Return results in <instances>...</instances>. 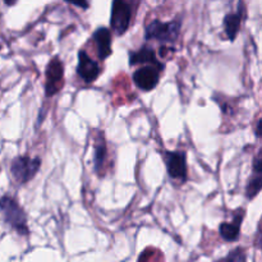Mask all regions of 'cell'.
<instances>
[{"mask_svg":"<svg viewBox=\"0 0 262 262\" xmlns=\"http://www.w3.org/2000/svg\"><path fill=\"white\" fill-rule=\"evenodd\" d=\"M130 8L124 0H114L112 8L110 26L117 35H123L129 27Z\"/></svg>","mask_w":262,"mask_h":262,"instance_id":"cell-5","label":"cell"},{"mask_svg":"<svg viewBox=\"0 0 262 262\" xmlns=\"http://www.w3.org/2000/svg\"><path fill=\"white\" fill-rule=\"evenodd\" d=\"M243 212L242 210H238L237 214L234 215V220L233 223H223L219 227L220 235L224 241H228V242H233V241H237L239 238L241 234V224H242L243 220Z\"/></svg>","mask_w":262,"mask_h":262,"instance_id":"cell-11","label":"cell"},{"mask_svg":"<svg viewBox=\"0 0 262 262\" xmlns=\"http://www.w3.org/2000/svg\"><path fill=\"white\" fill-rule=\"evenodd\" d=\"M166 170L170 178L186 182L187 179V161L183 151H168L165 154Z\"/></svg>","mask_w":262,"mask_h":262,"instance_id":"cell-7","label":"cell"},{"mask_svg":"<svg viewBox=\"0 0 262 262\" xmlns=\"http://www.w3.org/2000/svg\"><path fill=\"white\" fill-rule=\"evenodd\" d=\"M64 67L59 56H54L50 63L46 67V84L45 95L48 97L54 96L60 90V84L63 82Z\"/></svg>","mask_w":262,"mask_h":262,"instance_id":"cell-6","label":"cell"},{"mask_svg":"<svg viewBox=\"0 0 262 262\" xmlns=\"http://www.w3.org/2000/svg\"><path fill=\"white\" fill-rule=\"evenodd\" d=\"M40 166L41 160L38 158L30 159L28 156H19L13 160L10 165V173L17 183L25 184L37 174Z\"/></svg>","mask_w":262,"mask_h":262,"instance_id":"cell-3","label":"cell"},{"mask_svg":"<svg viewBox=\"0 0 262 262\" xmlns=\"http://www.w3.org/2000/svg\"><path fill=\"white\" fill-rule=\"evenodd\" d=\"M261 125H262V119H258L257 120V125H256V136H257L258 138H261Z\"/></svg>","mask_w":262,"mask_h":262,"instance_id":"cell-18","label":"cell"},{"mask_svg":"<svg viewBox=\"0 0 262 262\" xmlns=\"http://www.w3.org/2000/svg\"><path fill=\"white\" fill-rule=\"evenodd\" d=\"M92 37H94L95 43H96L99 58L101 60H105L112 54V35H110L109 28H99V30L95 31Z\"/></svg>","mask_w":262,"mask_h":262,"instance_id":"cell-10","label":"cell"},{"mask_svg":"<svg viewBox=\"0 0 262 262\" xmlns=\"http://www.w3.org/2000/svg\"><path fill=\"white\" fill-rule=\"evenodd\" d=\"M256 176L252 177L250 179L247 184V188H246V194H247L248 200H253L261 191L262 186V177L260 173H255Z\"/></svg>","mask_w":262,"mask_h":262,"instance_id":"cell-14","label":"cell"},{"mask_svg":"<svg viewBox=\"0 0 262 262\" xmlns=\"http://www.w3.org/2000/svg\"><path fill=\"white\" fill-rule=\"evenodd\" d=\"M253 171L255 173H262V159H261V151H258L257 156L255 158L253 161Z\"/></svg>","mask_w":262,"mask_h":262,"instance_id":"cell-16","label":"cell"},{"mask_svg":"<svg viewBox=\"0 0 262 262\" xmlns=\"http://www.w3.org/2000/svg\"><path fill=\"white\" fill-rule=\"evenodd\" d=\"M17 2L18 0H4V3L8 5V7H12V5H14Z\"/></svg>","mask_w":262,"mask_h":262,"instance_id":"cell-19","label":"cell"},{"mask_svg":"<svg viewBox=\"0 0 262 262\" xmlns=\"http://www.w3.org/2000/svg\"><path fill=\"white\" fill-rule=\"evenodd\" d=\"M0 214L3 215L4 222L17 230L19 234H28L27 216L14 199L9 196L0 199Z\"/></svg>","mask_w":262,"mask_h":262,"instance_id":"cell-1","label":"cell"},{"mask_svg":"<svg viewBox=\"0 0 262 262\" xmlns=\"http://www.w3.org/2000/svg\"><path fill=\"white\" fill-rule=\"evenodd\" d=\"M179 32H181L179 19L168 23L155 19L146 27L145 37L146 40H158L161 43H173L178 40Z\"/></svg>","mask_w":262,"mask_h":262,"instance_id":"cell-2","label":"cell"},{"mask_svg":"<svg viewBox=\"0 0 262 262\" xmlns=\"http://www.w3.org/2000/svg\"><path fill=\"white\" fill-rule=\"evenodd\" d=\"M246 15V8L245 3L239 2L238 4V10L235 13H230L227 17L224 18V27H225V33L229 37L230 41H234L237 37L238 32L241 30V23L242 19Z\"/></svg>","mask_w":262,"mask_h":262,"instance_id":"cell-9","label":"cell"},{"mask_svg":"<svg viewBox=\"0 0 262 262\" xmlns=\"http://www.w3.org/2000/svg\"><path fill=\"white\" fill-rule=\"evenodd\" d=\"M66 2L69 3V4L76 5V7L82 8V9H87L89 8V2L87 0H66Z\"/></svg>","mask_w":262,"mask_h":262,"instance_id":"cell-17","label":"cell"},{"mask_svg":"<svg viewBox=\"0 0 262 262\" xmlns=\"http://www.w3.org/2000/svg\"><path fill=\"white\" fill-rule=\"evenodd\" d=\"M106 146H105L104 141L100 140L96 141V145H95V152H94V164H95V170L100 171L102 169V165L105 163V159H106Z\"/></svg>","mask_w":262,"mask_h":262,"instance_id":"cell-13","label":"cell"},{"mask_svg":"<svg viewBox=\"0 0 262 262\" xmlns=\"http://www.w3.org/2000/svg\"><path fill=\"white\" fill-rule=\"evenodd\" d=\"M154 64V66L164 67L160 61L156 59L155 51L148 46H143L141 50L132 51L129 54V64L130 66H136V64Z\"/></svg>","mask_w":262,"mask_h":262,"instance_id":"cell-12","label":"cell"},{"mask_svg":"<svg viewBox=\"0 0 262 262\" xmlns=\"http://www.w3.org/2000/svg\"><path fill=\"white\" fill-rule=\"evenodd\" d=\"M163 68L164 67L154 66V64L142 67L133 73V82L142 91H151L159 84L160 72L163 71Z\"/></svg>","mask_w":262,"mask_h":262,"instance_id":"cell-4","label":"cell"},{"mask_svg":"<svg viewBox=\"0 0 262 262\" xmlns=\"http://www.w3.org/2000/svg\"><path fill=\"white\" fill-rule=\"evenodd\" d=\"M77 73L83 79L86 83H91L97 78L100 73V67L97 61L91 59L86 51L81 50L78 53V67H77Z\"/></svg>","mask_w":262,"mask_h":262,"instance_id":"cell-8","label":"cell"},{"mask_svg":"<svg viewBox=\"0 0 262 262\" xmlns=\"http://www.w3.org/2000/svg\"><path fill=\"white\" fill-rule=\"evenodd\" d=\"M225 260H228V261H245L246 260V255H245V252H243V250H241V248H237L235 251L230 252L229 256H227V257H225Z\"/></svg>","mask_w":262,"mask_h":262,"instance_id":"cell-15","label":"cell"}]
</instances>
